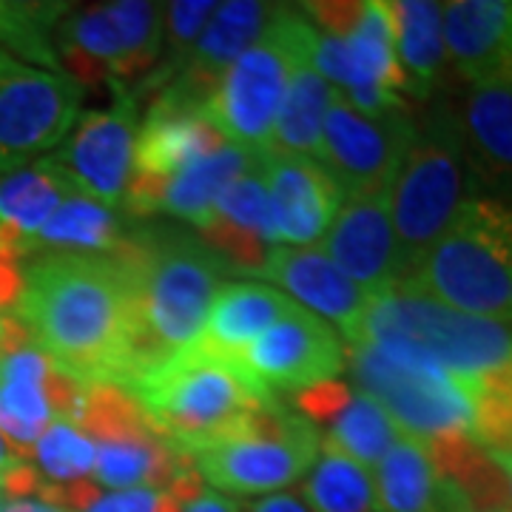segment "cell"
I'll list each match as a JSON object with an SVG mask.
<instances>
[{
  "mask_svg": "<svg viewBox=\"0 0 512 512\" xmlns=\"http://www.w3.org/2000/svg\"><path fill=\"white\" fill-rule=\"evenodd\" d=\"M23 461L46 484L63 487V484H77V481H92L97 450L72 421L55 419L43 430V436L35 441V447L26 453Z\"/></svg>",
  "mask_w": 512,
  "mask_h": 512,
  "instance_id": "836d02e7",
  "label": "cell"
},
{
  "mask_svg": "<svg viewBox=\"0 0 512 512\" xmlns=\"http://www.w3.org/2000/svg\"><path fill=\"white\" fill-rule=\"evenodd\" d=\"M333 97L336 94L330 89L328 80L313 69L311 40H308L302 55L296 57L268 154L316 160L319 148H322V128H325V117H328Z\"/></svg>",
  "mask_w": 512,
  "mask_h": 512,
  "instance_id": "4316f807",
  "label": "cell"
},
{
  "mask_svg": "<svg viewBox=\"0 0 512 512\" xmlns=\"http://www.w3.org/2000/svg\"><path fill=\"white\" fill-rule=\"evenodd\" d=\"M299 498L308 512H376L373 470L322 447L308 476L302 478Z\"/></svg>",
  "mask_w": 512,
  "mask_h": 512,
  "instance_id": "1f68e13d",
  "label": "cell"
},
{
  "mask_svg": "<svg viewBox=\"0 0 512 512\" xmlns=\"http://www.w3.org/2000/svg\"><path fill=\"white\" fill-rule=\"evenodd\" d=\"M265 154L262 151H245V148L222 143L211 154L200 157L197 163L183 168L174 180H168L157 202V214H171L180 220L200 225L220 194L242 177L248 168H254Z\"/></svg>",
  "mask_w": 512,
  "mask_h": 512,
  "instance_id": "f546056e",
  "label": "cell"
},
{
  "mask_svg": "<svg viewBox=\"0 0 512 512\" xmlns=\"http://www.w3.org/2000/svg\"><path fill=\"white\" fill-rule=\"evenodd\" d=\"M220 146V134L200 114L148 111L134 137L123 208L131 217L157 214V202L165 183Z\"/></svg>",
  "mask_w": 512,
  "mask_h": 512,
  "instance_id": "e0dca14e",
  "label": "cell"
},
{
  "mask_svg": "<svg viewBox=\"0 0 512 512\" xmlns=\"http://www.w3.org/2000/svg\"><path fill=\"white\" fill-rule=\"evenodd\" d=\"M319 248L342 274L373 296L402 282L404 268L390 220V191L345 197Z\"/></svg>",
  "mask_w": 512,
  "mask_h": 512,
  "instance_id": "ac0fdd59",
  "label": "cell"
},
{
  "mask_svg": "<svg viewBox=\"0 0 512 512\" xmlns=\"http://www.w3.org/2000/svg\"><path fill=\"white\" fill-rule=\"evenodd\" d=\"M174 493L134 487V490H97L94 498L80 512H174Z\"/></svg>",
  "mask_w": 512,
  "mask_h": 512,
  "instance_id": "e575fe53",
  "label": "cell"
},
{
  "mask_svg": "<svg viewBox=\"0 0 512 512\" xmlns=\"http://www.w3.org/2000/svg\"><path fill=\"white\" fill-rule=\"evenodd\" d=\"M126 390L140 402L154 433L188 458L276 402L237 362L202 345L148 367Z\"/></svg>",
  "mask_w": 512,
  "mask_h": 512,
  "instance_id": "3957f363",
  "label": "cell"
},
{
  "mask_svg": "<svg viewBox=\"0 0 512 512\" xmlns=\"http://www.w3.org/2000/svg\"><path fill=\"white\" fill-rule=\"evenodd\" d=\"M262 163L265 157L228 185L208 211V217L197 225L202 242L214 254H220L225 265L256 276L274 248Z\"/></svg>",
  "mask_w": 512,
  "mask_h": 512,
  "instance_id": "44dd1931",
  "label": "cell"
},
{
  "mask_svg": "<svg viewBox=\"0 0 512 512\" xmlns=\"http://www.w3.org/2000/svg\"><path fill=\"white\" fill-rule=\"evenodd\" d=\"M470 197L473 188L461 154L456 111H433L430 120L416 128L390 185V220L399 239L404 276L444 237Z\"/></svg>",
  "mask_w": 512,
  "mask_h": 512,
  "instance_id": "ba28073f",
  "label": "cell"
},
{
  "mask_svg": "<svg viewBox=\"0 0 512 512\" xmlns=\"http://www.w3.org/2000/svg\"><path fill=\"white\" fill-rule=\"evenodd\" d=\"M376 512H473L456 484L441 476L424 439L404 433L373 467Z\"/></svg>",
  "mask_w": 512,
  "mask_h": 512,
  "instance_id": "603a6c76",
  "label": "cell"
},
{
  "mask_svg": "<svg viewBox=\"0 0 512 512\" xmlns=\"http://www.w3.org/2000/svg\"><path fill=\"white\" fill-rule=\"evenodd\" d=\"M20 291H23V271H20L18 259L0 254V330L6 325V319L15 313Z\"/></svg>",
  "mask_w": 512,
  "mask_h": 512,
  "instance_id": "8d00e7d4",
  "label": "cell"
},
{
  "mask_svg": "<svg viewBox=\"0 0 512 512\" xmlns=\"http://www.w3.org/2000/svg\"><path fill=\"white\" fill-rule=\"evenodd\" d=\"M259 276L274 282L276 291L285 293L299 308L325 319L348 348H356L362 342L373 293H367L350 276L342 274L319 245L313 248L274 245Z\"/></svg>",
  "mask_w": 512,
  "mask_h": 512,
  "instance_id": "2e32d148",
  "label": "cell"
},
{
  "mask_svg": "<svg viewBox=\"0 0 512 512\" xmlns=\"http://www.w3.org/2000/svg\"><path fill=\"white\" fill-rule=\"evenodd\" d=\"M55 370V362L35 345L0 353V436L20 458L55 421L49 402Z\"/></svg>",
  "mask_w": 512,
  "mask_h": 512,
  "instance_id": "cb8c5ba5",
  "label": "cell"
},
{
  "mask_svg": "<svg viewBox=\"0 0 512 512\" xmlns=\"http://www.w3.org/2000/svg\"><path fill=\"white\" fill-rule=\"evenodd\" d=\"M416 128V120L407 111L365 117L333 97L316 163L339 185L342 197L390 191Z\"/></svg>",
  "mask_w": 512,
  "mask_h": 512,
  "instance_id": "7c38bea8",
  "label": "cell"
},
{
  "mask_svg": "<svg viewBox=\"0 0 512 512\" xmlns=\"http://www.w3.org/2000/svg\"><path fill=\"white\" fill-rule=\"evenodd\" d=\"M163 3L69 6L52 32L57 66L80 86L109 83L120 94L143 86L163 57Z\"/></svg>",
  "mask_w": 512,
  "mask_h": 512,
  "instance_id": "52a82bcc",
  "label": "cell"
},
{
  "mask_svg": "<svg viewBox=\"0 0 512 512\" xmlns=\"http://www.w3.org/2000/svg\"><path fill=\"white\" fill-rule=\"evenodd\" d=\"M476 512H512V510H476Z\"/></svg>",
  "mask_w": 512,
  "mask_h": 512,
  "instance_id": "f6af8a7d",
  "label": "cell"
},
{
  "mask_svg": "<svg viewBox=\"0 0 512 512\" xmlns=\"http://www.w3.org/2000/svg\"><path fill=\"white\" fill-rule=\"evenodd\" d=\"M83 86L20 60L0 63V174L55 151L80 117Z\"/></svg>",
  "mask_w": 512,
  "mask_h": 512,
  "instance_id": "8fae6325",
  "label": "cell"
},
{
  "mask_svg": "<svg viewBox=\"0 0 512 512\" xmlns=\"http://www.w3.org/2000/svg\"><path fill=\"white\" fill-rule=\"evenodd\" d=\"M168 490L177 498L174 512H245L237 498H228V495L214 493L211 487H205L194 464L174 478L168 484Z\"/></svg>",
  "mask_w": 512,
  "mask_h": 512,
  "instance_id": "d590c367",
  "label": "cell"
},
{
  "mask_svg": "<svg viewBox=\"0 0 512 512\" xmlns=\"http://www.w3.org/2000/svg\"><path fill=\"white\" fill-rule=\"evenodd\" d=\"M128 234L126 220L111 208L83 197H69L26 242L23 259L35 254H114Z\"/></svg>",
  "mask_w": 512,
  "mask_h": 512,
  "instance_id": "f1b7e54d",
  "label": "cell"
},
{
  "mask_svg": "<svg viewBox=\"0 0 512 512\" xmlns=\"http://www.w3.org/2000/svg\"><path fill=\"white\" fill-rule=\"evenodd\" d=\"M3 504H6V493H3V487H0V510H3Z\"/></svg>",
  "mask_w": 512,
  "mask_h": 512,
  "instance_id": "b9f144b4",
  "label": "cell"
},
{
  "mask_svg": "<svg viewBox=\"0 0 512 512\" xmlns=\"http://www.w3.org/2000/svg\"><path fill=\"white\" fill-rule=\"evenodd\" d=\"M311 40V20L302 9L274 6L262 35L222 74L200 117L222 143L268 154L276 117L291 83L296 57Z\"/></svg>",
  "mask_w": 512,
  "mask_h": 512,
  "instance_id": "8992f818",
  "label": "cell"
},
{
  "mask_svg": "<svg viewBox=\"0 0 512 512\" xmlns=\"http://www.w3.org/2000/svg\"><path fill=\"white\" fill-rule=\"evenodd\" d=\"M72 194L43 160L0 177V254L23 262L26 242Z\"/></svg>",
  "mask_w": 512,
  "mask_h": 512,
  "instance_id": "484cf974",
  "label": "cell"
},
{
  "mask_svg": "<svg viewBox=\"0 0 512 512\" xmlns=\"http://www.w3.org/2000/svg\"><path fill=\"white\" fill-rule=\"evenodd\" d=\"M114 254L123 259L131 285L134 382L143 370L200 342L228 265L183 231H131Z\"/></svg>",
  "mask_w": 512,
  "mask_h": 512,
  "instance_id": "7a4b0ae2",
  "label": "cell"
},
{
  "mask_svg": "<svg viewBox=\"0 0 512 512\" xmlns=\"http://www.w3.org/2000/svg\"><path fill=\"white\" fill-rule=\"evenodd\" d=\"M234 362L268 396L302 393L313 384L342 376L348 345L325 319L293 302L291 311L256 336Z\"/></svg>",
  "mask_w": 512,
  "mask_h": 512,
  "instance_id": "5bb4252c",
  "label": "cell"
},
{
  "mask_svg": "<svg viewBox=\"0 0 512 512\" xmlns=\"http://www.w3.org/2000/svg\"><path fill=\"white\" fill-rule=\"evenodd\" d=\"M473 197H512V74L470 86L456 114Z\"/></svg>",
  "mask_w": 512,
  "mask_h": 512,
  "instance_id": "ffe728a7",
  "label": "cell"
},
{
  "mask_svg": "<svg viewBox=\"0 0 512 512\" xmlns=\"http://www.w3.org/2000/svg\"><path fill=\"white\" fill-rule=\"evenodd\" d=\"M137 126V100L126 92L111 109L77 117L69 137L43 157V163L72 188V194L114 211L126 194Z\"/></svg>",
  "mask_w": 512,
  "mask_h": 512,
  "instance_id": "4fadbf2b",
  "label": "cell"
},
{
  "mask_svg": "<svg viewBox=\"0 0 512 512\" xmlns=\"http://www.w3.org/2000/svg\"><path fill=\"white\" fill-rule=\"evenodd\" d=\"M507 12H510V29H512V3H507Z\"/></svg>",
  "mask_w": 512,
  "mask_h": 512,
  "instance_id": "7bdbcfd3",
  "label": "cell"
},
{
  "mask_svg": "<svg viewBox=\"0 0 512 512\" xmlns=\"http://www.w3.org/2000/svg\"><path fill=\"white\" fill-rule=\"evenodd\" d=\"M348 350L353 387L382 404L404 433L416 439L470 433L473 382L373 345Z\"/></svg>",
  "mask_w": 512,
  "mask_h": 512,
  "instance_id": "30bf717a",
  "label": "cell"
},
{
  "mask_svg": "<svg viewBox=\"0 0 512 512\" xmlns=\"http://www.w3.org/2000/svg\"><path fill=\"white\" fill-rule=\"evenodd\" d=\"M319 436L322 447L336 450L373 470L402 436V427L390 419V413L376 399L353 387L345 407L325 424V433Z\"/></svg>",
  "mask_w": 512,
  "mask_h": 512,
  "instance_id": "4dcf8cb0",
  "label": "cell"
},
{
  "mask_svg": "<svg viewBox=\"0 0 512 512\" xmlns=\"http://www.w3.org/2000/svg\"><path fill=\"white\" fill-rule=\"evenodd\" d=\"M271 12H274L271 3H254V0L220 3L214 18L202 29L200 40L194 43L191 55L185 57L183 69L174 74L168 86L151 97L148 111L200 114L205 100L220 86L222 74L262 35Z\"/></svg>",
  "mask_w": 512,
  "mask_h": 512,
  "instance_id": "9a60e30c",
  "label": "cell"
},
{
  "mask_svg": "<svg viewBox=\"0 0 512 512\" xmlns=\"http://www.w3.org/2000/svg\"><path fill=\"white\" fill-rule=\"evenodd\" d=\"M15 305L29 342L83 384H123L131 359V285L117 254H35L20 262Z\"/></svg>",
  "mask_w": 512,
  "mask_h": 512,
  "instance_id": "6da1fadb",
  "label": "cell"
},
{
  "mask_svg": "<svg viewBox=\"0 0 512 512\" xmlns=\"http://www.w3.org/2000/svg\"><path fill=\"white\" fill-rule=\"evenodd\" d=\"M291 308V299L276 291L274 285L228 282L217 291L208 308L197 345L234 362L256 336H262L271 325H276Z\"/></svg>",
  "mask_w": 512,
  "mask_h": 512,
  "instance_id": "d4e9b609",
  "label": "cell"
},
{
  "mask_svg": "<svg viewBox=\"0 0 512 512\" xmlns=\"http://www.w3.org/2000/svg\"><path fill=\"white\" fill-rule=\"evenodd\" d=\"M396 57L407 80V94L427 97L447 69V46L441 26V3L387 0Z\"/></svg>",
  "mask_w": 512,
  "mask_h": 512,
  "instance_id": "83f0119b",
  "label": "cell"
},
{
  "mask_svg": "<svg viewBox=\"0 0 512 512\" xmlns=\"http://www.w3.org/2000/svg\"><path fill=\"white\" fill-rule=\"evenodd\" d=\"M6 60H12V57H6L3 52H0V63H6Z\"/></svg>",
  "mask_w": 512,
  "mask_h": 512,
  "instance_id": "ee69618b",
  "label": "cell"
},
{
  "mask_svg": "<svg viewBox=\"0 0 512 512\" xmlns=\"http://www.w3.org/2000/svg\"><path fill=\"white\" fill-rule=\"evenodd\" d=\"M447 63L470 86L512 74V29L504 0L441 3Z\"/></svg>",
  "mask_w": 512,
  "mask_h": 512,
  "instance_id": "7402d4cb",
  "label": "cell"
},
{
  "mask_svg": "<svg viewBox=\"0 0 512 512\" xmlns=\"http://www.w3.org/2000/svg\"><path fill=\"white\" fill-rule=\"evenodd\" d=\"M265 191L271 239L282 248H313L342 208V191L330 174L305 157L265 154Z\"/></svg>",
  "mask_w": 512,
  "mask_h": 512,
  "instance_id": "d6986e66",
  "label": "cell"
},
{
  "mask_svg": "<svg viewBox=\"0 0 512 512\" xmlns=\"http://www.w3.org/2000/svg\"><path fill=\"white\" fill-rule=\"evenodd\" d=\"M487 453V450H484ZM487 456L493 458L495 467L501 470V476L507 481V498H510V510H512V450L507 453H487Z\"/></svg>",
  "mask_w": 512,
  "mask_h": 512,
  "instance_id": "60d3db41",
  "label": "cell"
},
{
  "mask_svg": "<svg viewBox=\"0 0 512 512\" xmlns=\"http://www.w3.org/2000/svg\"><path fill=\"white\" fill-rule=\"evenodd\" d=\"M20 464H23V458H20L18 453H15V450H12L9 444H6V439L0 436V484H3L6 478L12 476V473L18 470Z\"/></svg>",
  "mask_w": 512,
  "mask_h": 512,
  "instance_id": "ab89813d",
  "label": "cell"
},
{
  "mask_svg": "<svg viewBox=\"0 0 512 512\" xmlns=\"http://www.w3.org/2000/svg\"><path fill=\"white\" fill-rule=\"evenodd\" d=\"M319 450L322 436L311 421L274 402L202 447L191 456V464L214 493L268 498L288 493V487L308 476Z\"/></svg>",
  "mask_w": 512,
  "mask_h": 512,
  "instance_id": "9c48e42d",
  "label": "cell"
},
{
  "mask_svg": "<svg viewBox=\"0 0 512 512\" xmlns=\"http://www.w3.org/2000/svg\"><path fill=\"white\" fill-rule=\"evenodd\" d=\"M66 9L63 3H0V52L37 63L46 72H60L52 32Z\"/></svg>",
  "mask_w": 512,
  "mask_h": 512,
  "instance_id": "d6a6232c",
  "label": "cell"
},
{
  "mask_svg": "<svg viewBox=\"0 0 512 512\" xmlns=\"http://www.w3.org/2000/svg\"><path fill=\"white\" fill-rule=\"evenodd\" d=\"M359 345L439 367L461 382H478L512 362V322L458 313L396 282L373 296Z\"/></svg>",
  "mask_w": 512,
  "mask_h": 512,
  "instance_id": "277c9868",
  "label": "cell"
},
{
  "mask_svg": "<svg viewBox=\"0 0 512 512\" xmlns=\"http://www.w3.org/2000/svg\"><path fill=\"white\" fill-rule=\"evenodd\" d=\"M0 512H69V510H63L60 504H52V501H43V498H9Z\"/></svg>",
  "mask_w": 512,
  "mask_h": 512,
  "instance_id": "f35d334b",
  "label": "cell"
},
{
  "mask_svg": "<svg viewBox=\"0 0 512 512\" xmlns=\"http://www.w3.org/2000/svg\"><path fill=\"white\" fill-rule=\"evenodd\" d=\"M245 512H308L302 498L296 493H276L268 498H259L256 504L245 507Z\"/></svg>",
  "mask_w": 512,
  "mask_h": 512,
  "instance_id": "74e56055",
  "label": "cell"
},
{
  "mask_svg": "<svg viewBox=\"0 0 512 512\" xmlns=\"http://www.w3.org/2000/svg\"><path fill=\"white\" fill-rule=\"evenodd\" d=\"M402 285L478 319L512 322V234L501 205L470 197Z\"/></svg>",
  "mask_w": 512,
  "mask_h": 512,
  "instance_id": "5b68a950",
  "label": "cell"
}]
</instances>
